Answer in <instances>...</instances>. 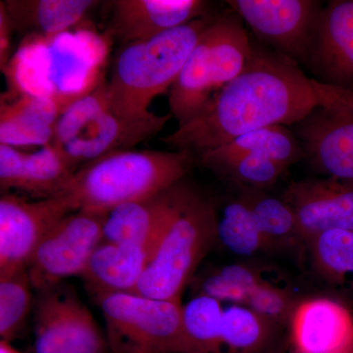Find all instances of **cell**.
<instances>
[{
    "label": "cell",
    "mask_w": 353,
    "mask_h": 353,
    "mask_svg": "<svg viewBox=\"0 0 353 353\" xmlns=\"http://www.w3.org/2000/svg\"><path fill=\"white\" fill-rule=\"evenodd\" d=\"M289 327L294 353H350L353 350V313L332 297L301 299Z\"/></svg>",
    "instance_id": "5bb4252c"
},
{
    "label": "cell",
    "mask_w": 353,
    "mask_h": 353,
    "mask_svg": "<svg viewBox=\"0 0 353 353\" xmlns=\"http://www.w3.org/2000/svg\"><path fill=\"white\" fill-rule=\"evenodd\" d=\"M316 275L353 297V231L330 230L306 241Z\"/></svg>",
    "instance_id": "603a6c76"
},
{
    "label": "cell",
    "mask_w": 353,
    "mask_h": 353,
    "mask_svg": "<svg viewBox=\"0 0 353 353\" xmlns=\"http://www.w3.org/2000/svg\"><path fill=\"white\" fill-rule=\"evenodd\" d=\"M13 30L7 16L3 2L0 3V65L6 66L10 52L11 32Z\"/></svg>",
    "instance_id": "1f68e13d"
},
{
    "label": "cell",
    "mask_w": 353,
    "mask_h": 353,
    "mask_svg": "<svg viewBox=\"0 0 353 353\" xmlns=\"http://www.w3.org/2000/svg\"><path fill=\"white\" fill-rule=\"evenodd\" d=\"M173 116L121 110L101 82L72 101L60 115L52 143L74 172L111 153L132 150L153 138Z\"/></svg>",
    "instance_id": "7a4b0ae2"
},
{
    "label": "cell",
    "mask_w": 353,
    "mask_h": 353,
    "mask_svg": "<svg viewBox=\"0 0 353 353\" xmlns=\"http://www.w3.org/2000/svg\"><path fill=\"white\" fill-rule=\"evenodd\" d=\"M217 241L241 259L276 255L248 204L239 196L227 203L217 216Z\"/></svg>",
    "instance_id": "d4e9b609"
},
{
    "label": "cell",
    "mask_w": 353,
    "mask_h": 353,
    "mask_svg": "<svg viewBox=\"0 0 353 353\" xmlns=\"http://www.w3.org/2000/svg\"><path fill=\"white\" fill-rule=\"evenodd\" d=\"M257 263L225 265L204 276L199 294L218 299L221 303L245 305L250 297L270 281L268 269Z\"/></svg>",
    "instance_id": "4316f807"
},
{
    "label": "cell",
    "mask_w": 353,
    "mask_h": 353,
    "mask_svg": "<svg viewBox=\"0 0 353 353\" xmlns=\"http://www.w3.org/2000/svg\"><path fill=\"white\" fill-rule=\"evenodd\" d=\"M241 157L266 158L289 167L305 157L303 146L294 132L276 125L248 132L226 145L203 153L199 158L208 168L212 165Z\"/></svg>",
    "instance_id": "44dd1931"
},
{
    "label": "cell",
    "mask_w": 353,
    "mask_h": 353,
    "mask_svg": "<svg viewBox=\"0 0 353 353\" xmlns=\"http://www.w3.org/2000/svg\"><path fill=\"white\" fill-rule=\"evenodd\" d=\"M183 181L160 194L109 211L103 224V241L157 250L175 208Z\"/></svg>",
    "instance_id": "ac0fdd59"
},
{
    "label": "cell",
    "mask_w": 353,
    "mask_h": 353,
    "mask_svg": "<svg viewBox=\"0 0 353 353\" xmlns=\"http://www.w3.org/2000/svg\"><path fill=\"white\" fill-rule=\"evenodd\" d=\"M79 97L19 92L0 103V143L14 146L48 145L64 109Z\"/></svg>",
    "instance_id": "e0dca14e"
},
{
    "label": "cell",
    "mask_w": 353,
    "mask_h": 353,
    "mask_svg": "<svg viewBox=\"0 0 353 353\" xmlns=\"http://www.w3.org/2000/svg\"><path fill=\"white\" fill-rule=\"evenodd\" d=\"M319 105L313 79L294 60L253 43L243 71L161 141L171 150L201 157L248 132L296 125Z\"/></svg>",
    "instance_id": "6da1fadb"
},
{
    "label": "cell",
    "mask_w": 353,
    "mask_h": 353,
    "mask_svg": "<svg viewBox=\"0 0 353 353\" xmlns=\"http://www.w3.org/2000/svg\"><path fill=\"white\" fill-rule=\"evenodd\" d=\"M106 214L78 209L48 232L27 266L34 290L50 289L64 279L82 275L92 253L103 241Z\"/></svg>",
    "instance_id": "9c48e42d"
},
{
    "label": "cell",
    "mask_w": 353,
    "mask_h": 353,
    "mask_svg": "<svg viewBox=\"0 0 353 353\" xmlns=\"http://www.w3.org/2000/svg\"><path fill=\"white\" fill-rule=\"evenodd\" d=\"M110 353H188L181 301L134 292L95 296Z\"/></svg>",
    "instance_id": "52a82bcc"
},
{
    "label": "cell",
    "mask_w": 353,
    "mask_h": 353,
    "mask_svg": "<svg viewBox=\"0 0 353 353\" xmlns=\"http://www.w3.org/2000/svg\"><path fill=\"white\" fill-rule=\"evenodd\" d=\"M111 31L128 44L154 38L209 15L208 3L201 0H116Z\"/></svg>",
    "instance_id": "2e32d148"
},
{
    "label": "cell",
    "mask_w": 353,
    "mask_h": 353,
    "mask_svg": "<svg viewBox=\"0 0 353 353\" xmlns=\"http://www.w3.org/2000/svg\"><path fill=\"white\" fill-rule=\"evenodd\" d=\"M155 248L102 241L80 276L92 296L134 292Z\"/></svg>",
    "instance_id": "d6986e66"
},
{
    "label": "cell",
    "mask_w": 353,
    "mask_h": 353,
    "mask_svg": "<svg viewBox=\"0 0 353 353\" xmlns=\"http://www.w3.org/2000/svg\"><path fill=\"white\" fill-rule=\"evenodd\" d=\"M32 353H110L94 316L67 285L39 290Z\"/></svg>",
    "instance_id": "30bf717a"
},
{
    "label": "cell",
    "mask_w": 353,
    "mask_h": 353,
    "mask_svg": "<svg viewBox=\"0 0 353 353\" xmlns=\"http://www.w3.org/2000/svg\"><path fill=\"white\" fill-rule=\"evenodd\" d=\"M97 4V1L92 0H6L3 2L14 31L23 36L43 39L53 38L74 27Z\"/></svg>",
    "instance_id": "ffe728a7"
},
{
    "label": "cell",
    "mask_w": 353,
    "mask_h": 353,
    "mask_svg": "<svg viewBox=\"0 0 353 353\" xmlns=\"http://www.w3.org/2000/svg\"><path fill=\"white\" fill-rule=\"evenodd\" d=\"M259 38L279 53L308 64L322 6L313 0L227 1Z\"/></svg>",
    "instance_id": "8fae6325"
},
{
    "label": "cell",
    "mask_w": 353,
    "mask_h": 353,
    "mask_svg": "<svg viewBox=\"0 0 353 353\" xmlns=\"http://www.w3.org/2000/svg\"><path fill=\"white\" fill-rule=\"evenodd\" d=\"M75 172L52 145L26 153L15 189L41 199L69 197Z\"/></svg>",
    "instance_id": "cb8c5ba5"
},
{
    "label": "cell",
    "mask_w": 353,
    "mask_h": 353,
    "mask_svg": "<svg viewBox=\"0 0 353 353\" xmlns=\"http://www.w3.org/2000/svg\"><path fill=\"white\" fill-rule=\"evenodd\" d=\"M320 105L296 124L305 157L318 171L353 181V92L313 79Z\"/></svg>",
    "instance_id": "ba28073f"
},
{
    "label": "cell",
    "mask_w": 353,
    "mask_h": 353,
    "mask_svg": "<svg viewBox=\"0 0 353 353\" xmlns=\"http://www.w3.org/2000/svg\"><path fill=\"white\" fill-rule=\"evenodd\" d=\"M279 330L248 306L229 304L223 312L221 353H264Z\"/></svg>",
    "instance_id": "484cf974"
},
{
    "label": "cell",
    "mask_w": 353,
    "mask_h": 353,
    "mask_svg": "<svg viewBox=\"0 0 353 353\" xmlns=\"http://www.w3.org/2000/svg\"><path fill=\"white\" fill-rule=\"evenodd\" d=\"M352 303H353V297H352Z\"/></svg>",
    "instance_id": "e575fe53"
},
{
    "label": "cell",
    "mask_w": 353,
    "mask_h": 353,
    "mask_svg": "<svg viewBox=\"0 0 353 353\" xmlns=\"http://www.w3.org/2000/svg\"><path fill=\"white\" fill-rule=\"evenodd\" d=\"M217 216L214 204L183 181L170 220L134 294L181 301L217 241Z\"/></svg>",
    "instance_id": "277c9868"
},
{
    "label": "cell",
    "mask_w": 353,
    "mask_h": 353,
    "mask_svg": "<svg viewBox=\"0 0 353 353\" xmlns=\"http://www.w3.org/2000/svg\"><path fill=\"white\" fill-rule=\"evenodd\" d=\"M32 289L27 269L0 275V338L10 343L24 326L32 307Z\"/></svg>",
    "instance_id": "f1b7e54d"
},
{
    "label": "cell",
    "mask_w": 353,
    "mask_h": 353,
    "mask_svg": "<svg viewBox=\"0 0 353 353\" xmlns=\"http://www.w3.org/2000/svg\"><path fill=\"white\" fill-rule=\"evenodd\" d=\"M26 153L14 146L0 143V188L2 192L15 189Z\"/></svg>",
    "instance_id": "4dcf8cb0"
},
{
    "label": "cell",
    "mask_w": 353,
    "mask_h": 353,
    "mask_svg": "<svg viewBox=\"0 0 353 353\" xmlns=\"http://www.w3.org/2000/svg\"><path fill=\"white\" fill-rule=\"evenodd\" d=\"M0 353H21L7 341H0Z\"/></svg>",
    "instance_id": "d6a6232c"
},
{
    "label": "cell",
    "mask_w": 353,
    "mask_h": 353,
    "mask_svg": "<svg viewBox=\"0 0 353 353\" xmlns=\"http://www.w3.org/2000/svg\"><path fill=\"white\" fill-rule=\"evenodd\" d=\"M194 155L185 152L126 150L79 169L69 199L78 209L108 213L160 194L183 180Z\"/></svg>",
    "instance_id": "3957f363"
},
{
    "label": "cell",
    "mask_w": 353,
    "mask_h": 353,
    "mask_svg": "<svg viewBox=\"0 0 353 353\" xmlns=\"http://www.w3.org/2000/svg\"><path fill=\"white\" fill-rule=\"evenodd\" d=\"M350 353H353V350H352V352H350Z\"/></svg>",
    "instance_id": "836d02e7"
},
{
    "label": "cell",
    "mask_w": 353,
    "mask_h": 353,
    "mask_svg": "<svg viewBox=\"0 0 353 353\" xmlns=\"http://www.w3.org/2000/svg\"><path fill=\"white\" fill-rule=\"evenodd\" d=\"M209 169L229 176L241 187L265 190L275 185L288 167L266 158L241 157L219 162Z\"/></svg>",
    "instance_id": "f546056e"
},
{
    "label": "cell",
    "mask_w": 353,
    "mask_h": 353,
    "mask_svg": "<svg viewBox=\"0 0 353 353\" xmlns=\"http://www.w3.org/2000/svg\"><path fill=\"white\" fill-rule=\"evenodd\" d=\"M308 64L319 82L353 92V0L323 7Z\"/></svg>",
    "instance_id": "9a60e30c"
},
{
    "label": "cell",
    "mask_w": 353,
    "mask_h": 353,
    "mask_svg": "<svg viewBox=\"0 0 353 353\" xmlns=\"http://www.w3.org/2000/svg\"><path fill=\"white\" fill-rule=\"evenodd\" d=\"M253 43L234 11L217 14L201 34L182 73L169 90L170 114L187 122L243 71Z\"/></svg>",
    "instance_id": "8992f818"
},
{
    "label": "cell",
    "mask_w": 353,
    "mask_h": 353,
    "mask_svg": "<svg viewBox=\"0 0 353 353\" xmlns=\"http://www.w3.org/2000/svg\"><path fill=\"white\" fill-rule=\"evenodd\" d=\"M223 303L199 294L183 305L188 353H221Z\"/></svg>",
    "instance_id": "83f0119b"
},
{
    "label": "cell",
    "mask_w": 353,
    "mask_h": 353,
    "mask_svg": "<svg viewBox=\"0 0 353 353\" xmlns=\"http://www.w3.org/2000/svg\"><path fill=\"white\" fill-rule=\"evenodd\" d=\"M76 211L69 197L28 201L12 194L0 199V275L27 269L44 236Z\"/></svg>",
    "instance_id": "7c38bea8"
},
{
    "label": "cell",
    "mask_w": 353,
    "mask_h": 353,
    "mask_svg": "<svg viewBox=\"0 0 353 353\" xmlns=\"http://www.w3.org/2000/svg\"><path fill=\"white\" fill-rule=\"evenodd\" d=\"M216 16L209 14L154 38L125 44L108 82L114 104L129 113L148 112L153 99L173 87Z\"/></svg>",
    "instance_id": "5b68a950"
},
{
    "label": "cell",
    "mask_w": 353,
    "mask_h": 353,
    "mask_svg": "<svg viewBox=\"0 0 353 353\" xmlns=\"http://www.w3.org/2000/svg\"><path fill=\"white\" fill-rule=\"evenodd\" d=\"M240 187L239 196L248 204L260 231L275 254H294L306 250V243L294 209L283 199L272 196L264 190Z\"/></svg>",
    "instance_id": "7402d4cb"
},
{
    "label": "cell",
    "mask_w": 353,
    "mask_h": 353,
    "mask_svg": "<svg viewBox=\"0 0 353 353\" xmlns=\"http://www.w3.org/2000/svg\"><path fill=\"white\" fill-rule=\"evenodd\" d=\"M282 199L294 209L305 243L330 230L353 231V181L306 179L290 183Z\"/></svg>",
    "instance_id": "4fadbf2b"
}]
</instances>
